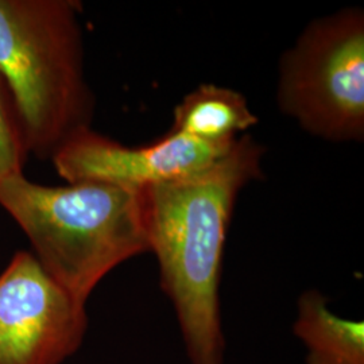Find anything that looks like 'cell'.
Here are the masks:
<instances>
[{"label": "cell", "instance_id": "1", "mask_svg": "<svg viewBox=\"0 0 364 364\" xmlns=\"http://www.w3.org/2000/svg\"><path fill=\"white\" fill-rule=\"evenodd\" d=\"M262 146L243 135L207 169L142 191L150 251L192 364H223L224 245L236 197L262 177Z\"/></svg>", "mask_w": 364, "mask_h": 364}, {"label": "cell", "instance_id": "2", "mask_svg": "<svg viewBox=\"0 0 364 364\" xmlns=\"http://www.w3.org/2000/svg\"><path fill=\"white\" fill-rule=\"evenodd\" d=\"M0 207L46 273L84 305L117 266L150 252L142 191L92 181L48 186L16 174L0 180Z\"/></svg>", "mask_w": 364, "mask_h": 364}, {"label": "cell", "instance_id": "3", "mask_svg": "<svg viewBox=\"0 0 364 364\" xmlns=\"http://www.w3.org/2000/svg\"><path fill=\"white\" fill-rule=\"evenodd\" d=\"M80 10L73 0H0V77L39 159L91 123Z\"/></svg>", "mask_w": 364, "mask_h": 364}, {"label": "cell", "instance_id": "4", "mask_svg": "<svg viewBox=\"0 0 364 364\" xmlns=\"http://www.w3.org/2000/svg\"><path fill=\"white\" fill-rule=\"evenodd\" d=\"M278 105L304 130L333 142L364 136V14L313 21L279 68Z\"/></svg>", "mask_w": 364, "mask_h": 364}, {"label": "cell", "instance_id": "5", "mask_svg": "<svg viewBox=\"0 0 364 364\" xmlns=\"http://www.w3.org/2000/svg\"><path fill=\"white\" fill-rule=\"evenodd\" d=\"M88 329L87 305L58 285L30 251L0 273V364H61Z\"/></svg>", "mask_w": 364, "mask_h": 364}, {"label": "cell", "instance_id": "6", "mask_svg": "<svg viewBox=\"0 0 364 364\" xmlns=\"http://www.w3.org/2000/svg\"><path fill=\"white\" fill-rule=\"evenodd\" d=\"M235 141L204 144L170 130L154 144L129 147L85 127L55 151L52 162L68 183L103 182L144 191L207 169L228 153Z\"/></svg>", "mask_w": 364, "mask_h": 364}, {"label": "cell", "instance_id": "7", "mask_svg": "<svg viewBox=\"0 0 364 364\" xmlns=\"http://www.w3.org/2000/svg\"><path fill=\"white\" fill-rule=\"evenodd\" d=\"M171 131L209 144H227L254 127L258 117L239 92L215 84H201L174 108Z\"/></svg>", "mask_w": 364, "mask_h": 364}, {"label": "cell", "instance_id": "8", "mask_svg": "<svg viewBox=\"0 0 364 364\" xmlns=\"http://www.w3.org/2000/svg\"><path fill=\"white\" fill-rule=\"evenodd\" d=\"M294 335L308 350L306 364H364L363 323L338 317L316 290L299 299Z\"/></svg>", "mask_w": 364, "mask_h": 364}, {"label": "cell", "instance_id": "9", "mask_svg": "<svg viewBox=\"0 0 364 364\" xmlns=\"http://www.w3.org/2000/svg\"><path fill=\"white\" fill-rule=\"evenodd\" d=\"M28 150L13 97L0 77V180L23 174Z\"/></svg>", "mask_w": 364, "mask_h": 364}]
</instances>
